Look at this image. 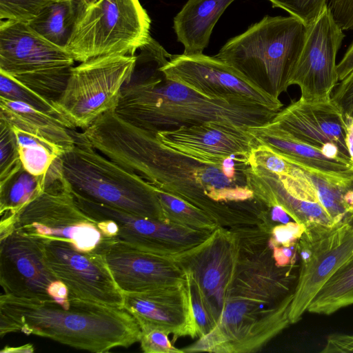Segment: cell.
Here are the masks:
<instances>
[{"label":"cell","instance_id":"6","mask_svg":"<svg viewBox=\"0 0 353 353\" xmlns=\"http://www.w3.org/2000/svg\"><path fill=\"white\" fill-rule=\"evenodd\" d=\"M71 130L75 145L60 157V164L73 193L131 214L167 221L154 185L106 157Z\"/></svg>","mask_w":353,"mask_h":353},{"label":"cell","instance_id":"44","mask_svg":"<svg viewBox=\"0 0 353 353\" xmlns=\"http://www.w3.org/2000/svg\"><path fill=\"white\" fill-rule=\"evenodd\" d=\"M353 70V43L348 48L342 59L337 64L339 81L345 78Z\"/></svg>","mask_w":353,"mask_h":353},{"label":"cell","instance_id":"4","mask_svg":"<svg viewBox=\"0 0 353 353\" xmlns=\"http://www.w3.org/2000/svg\"><path fill=\"white\" fill-rule=\"evenodd\" d=\"M158 63L147 77L123 87L115 112L148 131L176 129L209 121L258 126L279 112L255 103L210 99L179 82L165 79Z\"/></svg>","mask_w":353,"mask_h":353},{"label":"cell","instance_id":"22","mask_svg":"<svg viewBox=\"0 0 353 353\" xmlns=\"http://www.w3.org/2000/svg\"><path fill=\"white\" fill-rule=\"evenodd\" d=\"M271 122L319 149L335 144L350 158L345 143L346 119L332 99L307 101L299 98L282 108Z\"/></svg>","mask_w":353,"mask_h":353},{"label":"cell","instance_id":"25","mask_svg":"<svg viewBox=\"0 0 353 353\" xmlns=\"http://www.w3.org/2000/svg\"><path fill=\"white\" fill-rule=\"evenodd\" d=\"M0 119L61 147L65 152L75 145L72 130L59 119L27 103L0 97Z\"/></svg>","mask_w":353,"mask_h":353},{"label":"cell","instance_id":"23","mask_svg":"<svg viewBox=\"0 0 353 353\" xmlns=\"http://www.w3.org/2000/svg\"><path fill=\"white\" fill-rule=\"evenodd\" d=\"M258 143L265 145L303 170L345 189L353 188V164L328 158L321 149L309 145L270 121L249 126Z\"/></svg>","mask_w":353,"mask_h":353},{"label":"cell","instance_id":"10","mask_svg":"<svg viewBox=\"0 0 353 353\" xmlns=\"http://www.w3.org/2000/svg\"><path fill=\"white\" fill-rule=\"evenodd\" d=\"M74 61L28 23L0 21V72L52 103L63 92Z\"/></svg>","mask_w":353,"mask_h":353},{"label":"cell","instance_id":"12","mask_svg":"<svg viewBox=\"0 0 353 353\" xmlns=\"http://www.w3.org/2000/svg\"><path fill=\"white\" fill-rule=\"evenodd\" d=\"M0 284L19 298L63 301L70 294L46 263L43 239L12 228L0 234Z\"/></svg>","mask_w":353,"mask_h":353},{"label":"cell","instance_id":"1","mask_svg":"<svg viewBox=\"0 0 353 353\" xmlns=\"http://www.w3.org/2000/svg\"><path fill=\"white\" fill-rule=\"evenodd\" d=\"M86 142L154 187L206 213L218 225H260L267 207L248 185L247 163L228 158L211 163L164 145L154 132L123 119L114 110L100 116L83 133Z\"/></svg>","mask_w":353,"mask_h":353},{"label":"cell","instance_id":"32","mask_svg":"<svg viewBox=\"0 0 353 353\" xmlns=\"http://www.w3.org/2000/svg\"><path fill=\"white\" fill-rule=\"evenodd\" d=\"M22 168L14 133L0 119V184L8 181Z\"/></svg>","mask_w":353,"mask_h":353},{"label":"cell","instance_id":"9","mask_svg":"<svg viewBox=\"0 0 353 353\" xmlns=\"http://www.w3.org/2000/svg\"><path fill=\"white\" fill-rule=\"evenodd\" d=\"M137 55L110 54L73 66L66 86L52 103L54 117L68 129L85 130L114 110L122 89L130 83Z\"/></svg>","mask_w":353,"mask_h":353},{"label":"cell","instance_id":"5","mask_svg":"<svg viewBox=\"0 0 353 353\" xmlns=\"http://www.w3.org/2000/svg\"><path fill=\"white\" fill-rule=\"evenodd\" d=\"M307 26L290 17L265 16L230 39L214 57L265 92L279 98L302 50Z\"/></svg>","mask_w":353,"mask_h":353},{"label":"cell","instance_id":"17","mask_svg":"<svg viewBox=\"0 0 353 353\" xmlns=\"http://www.w3.org/2000/svg\"><path fill=\"white\" fill-rule=\"evenodd\" d=\"M239 254L235 230L218 227L205 242L173 258L196 281L216 326L221 316Z\"/></svg>","mask_w":353,"mask_h":353},{"label":"cell","instance_id":"19","mask_svg":"<svg viewBox=\"0 0 353 353\" xmlns=\"http://www.w3.org/2000/svg\"><path fill=\"white\" fill-rule=\"evenodd\" d=\"M247 183L255 197L265 207H281L306 230L332 227L334 224L321 205L314 187L304 170L298 176L278 175L248 166Z\"/></svg>","mask_w":353,"mask_h":353},{"label":"cell","instance_id":"46","mask_svg":"<svg viewBox=\"0 0 353 353\" xmlns=\"http://www.w3.org/2000/svg\"><path fill=\"white\" fill-rule=\"evenodd\" d=\"M34 347L31 344H26L19 347H5L1 350V353H31Z\"/></svg>","mask_w":353,"mask_h":353},{"label":"cell","instance_id":"8","mask_svg":"<svg viewBox=\"0 0 353 353\" xmlns=\"http://www.w3.org/2000/svg\"><path fill=\"white\" fill-rule=\"evenodd\" d=\"M11 226L31 236L68 241L80 250L101 254L114 239L106 237L99 222L77 205L63 175L60 157L47 172L43 192L14 216Z\"/></svg>","mask_w":353,"mask_h":353},{"label":"cell","instance_id":"27","mask_svg":"<svg viewBox=\"0 0 353 353\" xmlns=\"http://www.w3.org/2000/svg\"><path fill=\"white\" fill-rule=\"evenodd\" d=\"M46 181V175L35 176L22 167L8 181L0 184V225H10L14 216L43 192Z\"/></svg>","mask_w":353,"mask_h":353},{"label":"cell","instance_id":"41","mask_svg":"<svg viewBox=\"0 0 353 353\" xmlns=\"http://www.w3.org/2000/svg\"><path fill=\"white\" fill-rule=\"evenodd\" d=\"M328 7L343 30H353V0H330Z\"/></svg>","mask_w":353,"mask_h":353},{"label":"cell","instance_id":"26","mask_svg":"<svg viewBox=\"0 0 353 353\" xmlns=\"http://www.w3.org/2000/svg\"><path fill=\"white\" fill-rule=\"evenodd\" d=\"M85 0H55L29 26L41 37L65 50Z\"/></svg>","mask_w":353,"mask_h":353},{"label":"cell","instance_id":"37","mask_svg":"<svg viewBox=\"0 0 353 353\" xmlns=\"http://www.w3.org/2000/svg\"><path fill=\"white\" fill-rule=\"evenodd\" d=\"M185 272V271H184ZM194 317L198 329V338L212 332L216 327L210 314L198 285L193 277L185 272Z\"/></svg>","mask_w":353,"mask_h":353},{"label":"cell","instance_id":"21","mask_svg":"<svg viewBox=\"0 0 353 353\" xmlns=\"http://www.w3.org/2000/svg\"><path fill=\"white\" fill-rule=\"evenodd\" d=\"M123 308L136 320L141 330L157 328L174 336L198 338L189 288L183 283L141 292L123 293Z\"/></svg>","mask_w":353,"mask_h":353},{"label":"cell","instance_id":"35","mask_svg":"<svg viewBox=\"0 0 353 353\" xmlns=\"http://www.w3.org/2000/svg\"><path fill=\"white\" fill-rule=\"evenodd\" d=\"M55 0H0V19L29 23Z\"/></svg>","mask_w":353,"mask_h":353},{"label":"cell","instance_id":"36","mask_svg":"<svg viewBox=\"0 0 353 353\" xmlns=\"http://www.w3.org/2000/svg\"><path fill=\"white\" fill-rule=\"evenodd\" d=\"M274 7L282 8L291 16L310 26L327 6L328 0H269Z\"/></svg>","mask_w":353,"mask_h":353},{"label":"cell","instance_id":"38","mask_svg":"<svg viewBox=\"0 0 353 353\" xmlns=\"http://www.w3.org/2000/svg\"><path fill=\"white\" fill-rule=\"evenodd\" d=\"M140 345L145 353H184L174 347L169 339V333L157 329L149 328L141 330Z\"/></svg>","mask_w":353,"mask_h":353},{"label":"cell","instance_id":"28","mask_svg":"<svg viewBox=\"0 0 353 353\" xmlns=\"http://www.w3.org/2000/svg\"><path fill=\"white\" fill-rule=\"evenodd\" d=\"M9 125L17 139L22 167L35 176H46L56 159L65 153L63 148L52 143L14 125Z\"/></svg>","mask_w":353,"mask_h":353},{"label":"cell","instance_id":"42","mask_svg":"<svg viewBox=\"0 0 353 353\" xmlns=\"http://www.w3.org/2000/svg\"><path fill=\"white\" fill-rule=\"evenodd\" d=\"M322 353L353 352V334H332L326 339Z\"/></svg>","mask_w":353,"mask_h":353},{"label":"cell","instance_id":"39","mask_svg":"<svg viewBox=\"0 0 353 353\" xmlns=\"http://www.w3.org/2000/svg\"><path fill=\"white\" fill-rule=\"evenodd\" d=\"M305 230L306 227L303 224L294 221L274 225L269 233L268 244L271 248L290 246L298 242Z\"/></svg>","mask_w":353,"mask_h":353},{"label":"cell","instance_id":"31","mask_svg":"<svg viewBox=\"0 0 353 353\" xmlns=\"http://www.w3.org/2000/svg\"><path fill=\"white\" fill-rule=\"evenodd\" d=\"M305 172L315 190L321 205L334 223L352 222L343 204V194L347 189L329 183L307 172Z\"/></svg>","mask_w":353,"mask_h":353},{"label":"cell","instance_id":"40","mask_svg":"<svg viewBox=\"0 0 353 353\" xmlns=\"http://www.w3.org/2000/svg\"><path fill=\"white\" fill-rule=\"evenodd\" d=\"M331 99L345 119H353V70L336 85Z\"/></svg>","mask_w":353,"mask_h":353},{"label":"cell","instance_id":"2","mask_svg":"<svg viewBox=\"0 0 353 353\" xmlns=\"http://www.w3.org/2000/svg\"><path fill=\"white\" fill-rule=\"evenodd\" d=\"M232 228L239 254L221 319L212 332L183 348V352H255L291 325L297 265L276 264L264 228Z\"/></svg>","mask_w":353,"mask_h":353},{"label":"cell","instance_id":"7","mask_svg":"<svg viewBox=\"0 0 353 353\" xmlns=\"http://www.w3.org/2000/svg\"><path fill=\"white\" fill-rule=\"evenodd\" d=\"M150 23L139 0H85L65 50L80 63L135 55L150 37Z\"/></svg>","mask_w":353,"mask_h":353},{"label":"cell","instance_id":"16","mask_svg":"<svg viewBox=\"0 0 353 353\" xmlns=\"http://www.w3.org/2000/svg\"><path fill=\"white\" fill-rule=\"evenodd\" d=\"M345 37L328 6L307 26L305 42L288 81L296 85L301 99L319 101L331 99L338 84L336 58Z\"/></svg>","mask_w":353,"mask_h":353},{"label":"cell","instance_id":"43","mask_svg":"<svg viewBox=\"0 0 353 353\" xmlns=\"http://www.w3.org/2000/svg\"><path fill=\"white\" fill-rule=\"evenodd\" d=\"M272 256L279 267L296 265L299 256L297 243L290 246H276L272 248Z\"/></svg>","mask_w":353,"mask_h":353},{"label":"cell","instance_id":"13","mask_svg":"<svg viewBox=\"0 0 353 353\" xmlns=\"http://www.w3.org/2000/svg\"><path fill=\"white\" fill-rule=\"evenodd\" d=\"M72 194L88 216L96 221L110 220L116 224V239L145 252L174 258L203 243L214 232L139 216Z\"/></svg>","mask_w":353,"mask_h":353},{"label":"cell","instance_id":"14","mask_svg":"<svg viewBox=\"0 0 353 353\" xmlns=\"http://www.w3.org/2000/svg\"><path fill=\"white\" fill-rule=\"evenodd\" d=\"M159 69L165 79L210 99L255 103L277 112L283 106L279 98L265 92L214 56L172 55Z\"/></svg>","mask_w":353,"mask_h":353},{"label":"cell","instance_id":"29","mask_svg":"<svg viewBox=\"0 0 353 353\" xmlns=\"http://www.w3.org/2000/svg\"><path fill=\"white\" fill-rule=\"evenodd\" d=\"M353 305V259L338 270L321 288L307 312L330 315Z\"/></svg>","mask_w":353,"mask_h":353},{"label":"cell","instance_id":"3","mask_svg":"<svg viewBox=\"0 0 353 353\" xmlns=\"http://www.w3.org/2000/svg\"><path fill=\"white\" fill-rule=\"evenodd\" d=\"M21 332L95 353L139 342L141 329L123 308L70 294L63 301L0 296V336Z\"/></svg>","mask_w":353,"mask_h":353},{"label":"cell","instance_id":"30","mask_svg":"<svg viewBox=\"0 0 353 353\" xmlns=\"http://www.w3.org/2000/svg\"><path fill=\"white\" fill-rule=\"evenodd\" d=\"M167 221L192 229L213 232L218 225L203 210L155 187Z\"/></svg>","mask_w":353,"mask_h":353},{"label":"cell","instance_id":"18","mask_svg":"<svg viewBox=\"0 0 353 353\" xmlns=\"http://www.w3.org/2000/svg\"><path fill=\"white\" fill-rule=\"evenodd\" d=\"M155 134L166 147L211 163L234 158L249 165L252 150L259 144L249 126L228 121H209Z\"/></svg>","mask_w":353,"mask_h":353},{"label":"cell","instance_id":"11","mask_svg":"<svg viewBox=\"0 0 353 353\" xmlns=\"http://www.w3.org/2000/svg\"><path fill=\"white\" fill-rule=\"evenodd\" d=\"M297 248L301 263L289 313L291 324L302 319L324 284L353 259V223L306 230Z\"/></svg>","mask_w":353,"mask_h":353},{"label":"cell","instance_id":"20","mask_svg":"<svg viewBox=\"0 0 353 353\" xmlns=\"http://www.w3.org/2000/svg\"><path fill=\"white\" fill-rule=\"evenodd\" d=\"M101 254L123 293L141 292L186 281L183 269L173 258L143 251L116 239L104 246Z\"/></svg>","mask_w":353,"mask_h":353},{"label":"cell","instance_id":"45","mask_svg":"<svg viewBox=\"0 0 353 353\" xmlns=\"http://www.w3.org/2000/svg\"><path fill=\"white\" fill-rule=\"evenodd\" d=\"M346 122L345 143L350 159L353 162V119H346Z\"/></svg>","mask_w":353,"mask_h":353},{"label":"cell","instance_id":"15","mask_svg":"<svg viewBox=\"0 0 353 353\" xmlns=\"http://www.w3.org/2000/svg\"><path fill=\"white\" fill-rule=\"evenodd\" d=\"M46 263L72 296L123 308V294L102 254L77 249L70 241L43 239Z\"/></svg>","mask_w":353,"mask_h":353},{"label":"cell","instance_id":"24","mask_svg":"<svg viewBox=\"0 0 353 353\" xmlns=\"http://www.w3.org/2000/svg\"><path fill=\"white\" fill-rule=\"evenodd\" d=\"M234 1H187L174 19V29L178 41L184 46V54H203L214 25Z\"/></svg>","mask_w":353,"mask_h":353},{"label":"cell","instance_id":"34","mask_svg":"<svg viewBox=\"0 0 353 353\" xmlns=\"http://www.w3.org/2000/svg\"><path fill=\"white\" fill-rule=\"evenodd\" d=\"M0 97L27 103L54 116L52 103L10 76L0 72Z\"/></svg>","mask_w":353,"mask_h":353},{"label":"cell","instance_id":"33","mask_svg":"<svg viewBox=\"0 0 353 353\" xmlns=\"http://www.w3.org/2000/svg\"><path fill=\"white\" fill-rule=\"evenodd\" d=\"M248 163L251 167L278 175L298 176L301 171L268 146L260 143L252 150Z\"/></svg>","mask_w":353,"mask_h":353}]
</instances>
